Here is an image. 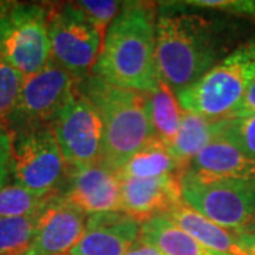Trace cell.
I'll return each mask as SVG.
<instances>
[{"instance_id":"24","label":"cell","mask_w":255,"mask_h":255,"mask_svg":"<svg viewBox=\"0 0 255 255\" xmlns=\"http://www.w3.org/2000/svg\"><path fill=\"white\" fill-rule=\"evenodd\" d=\"M77 6L97 27L101 36L105 38V34L112 21L124 7V3L115 0H82V1H77Z\"/></svg>"},{"instance_id":"10","label":"cell","mask_w":255,"mask_h":255,"mask_svg":"<svg viewBox=\"0 0 255 255\" xmlns=\"http://www.w3.org/2000/svg\"><path fill=\"white\" fill-rule=\"evenodd\" d=\"M50 125L68 170L102 162V122L94 105L78 91V85Z\"/></svg>"},{"instance_id":"30","label":"cell","mask_w":255,"mask_h":255,"mask_svg":"<svg viewBox=\"0 0 255 255\" xmlns=\"http://www.w3.org/2000/svg\"><path fill=\"white\" fill-rule=\"evenodd\" d=\"M240 244L250 255H255V231L238 236Z\"/></svg>"},{"instance_id":"18","label":"cell","mask_w":255,"mask_h":255,"mask_svg":"<svg viewBox=\"0 0 255 255\" xmlns=\"http://www.w3.org/2000/svg\"><path fill=\"white\" fill-rule=\"evenodd\" d=\"M139 237L159 248L163 255H220L187 234L167 214L156 216L140 224Z\"/></svg>"},{"instance_id":"17","label":"cell","mask_w":255,"mask_h":255,"mask_svg":"<svg viewBox=\"0 0 255 255\" xmlns=\"http://www.w3.org/2000/svg\"><path fill=\"white\" fill-rule=\"evenodd\" d=\"M223 121H211L183 111L182 122L173 145L169 147L180 173H184L191 160L221 132Z\"/></svg>"},{"instance_id":"2","label":"cell","mask_w":255,"mask_h":255,"mask_svg":"<svg viewBox=\"0 0 255 255\" xmlns=\"http://www.w3.org/2000/svg\"><path fill=\"white\" fill-rule=\"evenodd\" d=\"M170 7L160 6L156 17V68L160 81L177 94L219 63L224 40L213 20Z\"/></svg>"},{"instance_id":"4","label":"cell","mask_w":255,"mask_h":255,"mask_svg":"<svg viewBox=\"0 0 255 255\" xmlns=\"http://www.w3.org/2000/svg\"><path fill=\"white\" fill-rule=\"evenodd\" d=\"M255 80V41L238 46L201 77L176 94L183 111L211 121L231 118Z\"/></svg>"},{"instance_id":"15","label":"cell","mask_w":255,"mask_h":255,"mask_svg":"<svg viewBox=\"0 0 255 255\" xmlns=\"http://www.w3.org/2000/svg\"><path fill=\"white\" fill-rule=\"evenodd\" d=\"M186 172L209 179H254L255 159L220 132L191 160Z\"/></svg>"},{"instance_id":"13","label":"cell","mask_w":255,"mask_h":255,"mask_svg":"<svg viewBox=\"0 0 255 255\" xmlns=\"http://www.w3.org/2000/svg\"><path fill=\"white\" fill-rule=\"evenodd\" d=\"M182 200V174L121 180V210L140 224L167 214Z\"/></svg>"},{"instance_id":"19","label":"cell","mask_w":255,"mask_h":255,"mask_svg":"<svg viewBox=\"0 0 255 255\" xmlns=\"http://www.w3.org/2000/svg\"><path fill=\"white\" fill-rule=\"evenodd\" d=\"M147 111L153 139L170 147L177 136L183 115L173 90L160 81L155 91L147 94Z\"/></svg>"},{"instance_id":"12","label":"cell","mask_w":255,"mask_h":255,"mask_svg":"<svg viewBox=\"0 0 255 255\" xmlns=\"http://www.w3.org/2000/svg\"><path fill=\"white\" fill-rule=\"evenodd\" d=\"M63 196L87 216L122 211L118 173L102 162L68 170Z\"/></svg>"},{"instance_id":"29","label":"cell","mask_w":255,"mask_h":255,"mask_svg":"<svg viewBox=\"0 0 255 255\" xmlns=\"http://www.w3.org/2000/svg\"><path fill=\"white\" fill-rule=\"evenodd\" d=\"M125 255H163V253L156 248L153 244L147 243L143 238H137V241Z\"/></svg>"},{"instance_id":"21","label":"cell","mask_w":255,"mask_h":255,"mask_svg":"<svg viewBox=\"0 0 255 255\" xmlns=\"http://www.w3.org/2000/svg\"><path fill=\"white\" fill-rule=\"evenodd\" d=\"M41 211L21 217L0 219V255H27Z\"/></svg>"},{"instance_id":"5","label":"cell","mask_w":255,"mask_h":255,"mask_svg":"<svg viewBox=\"0 0 255 255\" xmlns=\"http://www.w3.org/2000/svg\"><path fill=\"white\" fill-rule=\"evenodd\" d=\"M183 200L236 236L255 231L254 179H209L182 174Z\"/></svg>"},{"instance_id":"8","label":"cell","mask_w":255,"mask_h":255,"mask_svg":"<svg viewBox=\"0 0 255 255\" xmlns=\"http://www.w3.org/2000/svg\"><path fill=\"white\" fill-rule=\"evenodd\" d=\"M47 30L50 54L55 64L82 81L91 75L104 37L77 3L48 6Z\"/></svg>"},{"instance_id":"6","label":"cell","mask_w":255,"mask_h":255,"mask_svg":"<svg viewBox=\"0 0 255 255\" xmlns=\"http://www.w3.org/2000/svg\"><path fill=\"white\" fill-rule=\"evenodd\" d=\"M48 6L0 1V60L23 77L46 67L50 54Z\"/></svg>"},{"instance_id":"27","label":"cell","mask_w":255,"mask_h":255,"mask_svg":"<svg viewBox=\"0 0 255 255\" xmlns=\"http://www.w3.org/2000/svg\"><path fill=\"white\" fill-rule=\"evenodd\" d=\"M13 132L4 124H0V189L6 186L11 172Z\"/></svg>"},{"instance_id":"23","label":"cell","mask_w":255,"mask_h":255,"mask_svg":"<svg viewBox=\"0 0 255 255\" xmlns=\"http://www.w3.org/2000/svg\"><path fill=\"white\" fill-rule=\"evenodd\" d=\"M221 133L250 157L255 159V114L224 119Z\"/></svg>"},{"instance_id":"25","label":"cell","mask_w":255,"mask_h":255,"mask_svg":"<svg viewBox=\"0 0 255 255\" xmlns=\"http://www.w3.org/2000/svg\"><path fill=\"white\" fill-rule=\"evenodd\" d=\"M21 81L23 75L0 60V124L6 125L17 100Z\"/></svg>"},{"instance_id":"3","label":"cell","mask_w":255,"mask_h":255,"mask_svg":"<svg viewBox=\"0 0 255 255\" xmlns=\"http://www.w3.org/2000/svg\"><path fill=\"white\" fill-rule=\"evenodd\" d=\"M78 91L94 105L104 129L102 163L118 170L153 140L147 111V94L124 90L88 75Z\"/></svg>"},{"instance_id":"11","label":"cell","mask_w":255,"mask_h":255,"mask_svg":"<svg viewBox=\"0 0 255 255\" xmlns=\"http://www.w3.org/2000/svg\"><path fill=\"white\" fill-rule=\"evenodd\" d=\"M88 216L61 193L54 196L37 220L36 234L27 255H67L85 234Z\"/></svg>"},{"instance_id":"26","label":"cell","mask_w":255,"mask_h":255,"mask_svg":"<svg viewBox=\"0 0 255 255\" xmlns=\"http://www.w3.org/2000/svg\"><path fill=\"white\" fill-rule=\"evenodd\" d=\"M174 4H179L183 9H210L234 16L255 17V0H187Z\"/></svg>"},{"instance_id":"7","label":"cell","mask_w":255,"mask_h":255,"mask_svg":"<svg viewBox=\"0 0 255 255\" xmlns=\"http://www.w3.org/2000/svg\"><path fill=\"white\" fill-rule=\"evenodd\" d=\"M13 132L11 172L14 184L40 194L60 193L68 179V166L51 125L24 128Z\"/></svg>"},{"instance_id":"9","label":"cell","mask_w":255,"mask_h":255,"mask_svg":"<svg viewBox=\"0 0 255 255\" xmlns=\"http://www.w3.org/2000/svg\"><path fill=\"white\" fill-rule=\"evenodd\" d=\"M78 80L50 60L40 71L23 77L13 111L6 121L10 130L50 125L75 91Z\"/></svg>"},{"instance_id":"1","label":"cell","mask_w":255,"mask_h":255,"mask_svg":"<svg viewBox=\"0 0 255 255\" xmlns=\"http://www.w3.org/2000/svg\"><path fill=\"white\" fill-rule=\"evenodd\" d=\"M156 7L124 3L108 28L92 75L114 87L150 94L159 87L156 68Z\"/></svg>"},{"instance_id":"22","label":"cell","mask_w":255,"mask_h":255,"mask_svg":"<svg viewBox=\"0 0 255 255\" xmlns=\"http://www.w3.org/2000/svg\"><path fill=\"white\" fill-rule=\"evenodd\" d=\"M55 194H40L18 184H6L0 189V219L21 217L38 213L46 207Z\"/></svg>"},{"instance_id":"20","label":"cell","mask_w":255,"mask_h":255,"mask_svg":"<svg viewBox=\"0 0 255 255\" xmlns=\"http://www.w3.org/2000/svg\"><path fill=\"white\" fill-rule=\"evenodd\" d=\"M117 173L119 180L153 179L167 174H182L169 147L156 139L137 150L127 163L117 170Z\"/></svg>"},{"instance_id":"31","label":"cell","mask_w":255,"mask_h":255,"mask_svg":"<svg viewBox=\"0 0 255 255\" xmlns=\"http://www.w3.org/2000/svg\"><path fill=\"white\" fill-rule=\"evenodd\" d=\"M67 255H70V254H67Z\"/></svg>"},{"instance_id":"14","label":"cell","mask_w":255,"mask_h":255,"mask_svg":"<svg viewBox=\"0 0 255 255\" xmlns=\"http://www.w3.org/2000/svg\"><path fill=\"white\" fill-rule=\"evenodd\" d=\"M140 234V223L122 211L88 216L87 230L70 255H125Z\"/></svg>"},{"instance_id":"16","label":"cell","mask_w":255,"mask_h":255,"mask_svg":"<svg viewBox=\"0 0 255 255\" xmlns=\"http://www.w3.org/2000/svg\"><path fill=\"white\" fill-rule=\"evenodd\" d=\"M174 223L200 244L220 255H250L240 244L238 236L203 216L182 200L167 213Z\"/></svg>"},{"instance_id":"28","label":"cell","mask_w":255,"mask_h":255,"mask_svg":"<svg viewBox=\"0 0 255 255\" xmlns=\"http://www.w3.org/2000/svg\"><path fill=\"white\" fill-rule=\"evenodd\" d=\"M248 114H255V80L251 82L244 100L240 104V107L233 117H243V115H248Z\"/></svg>"}]
</instances>
